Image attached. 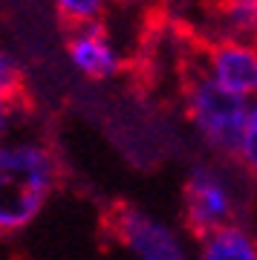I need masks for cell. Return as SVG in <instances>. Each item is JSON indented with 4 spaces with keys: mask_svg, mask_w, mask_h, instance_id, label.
Instances as JSON below:
<instances>
[{
    "mask_svg": "<svg viewBox=\"0 0 257 260\" xmlns=\"http://www.w3.org/2000/svg\"><path fill=\"white\" fill-rule=\"evenodd\" d=\"M67 58L90 81H110L124 73L127 52L113 35L107 20L78 26L67 32Z\"/></svg>",
    "mask_w": 257,
    "mask_h": 260,
    "instance_id": "6",
    "label": "cell"
},
{
    "mask_svg": "<svg viewBox=\"0 0 257 260\" xmlns=\"http://www.w3.org/2000/svg\"><path fill=\"white\" fill-rule=\"evenodd\" d=\"M153 3H159V0H110V6H116V9H145Z\"/></svg>",
    "mask_w": 257,
    "mask_h": 260,
    "instance_id": "13",
    "label": "cell"
},
{
    "mask_svg": "<svg viewBox=\"0 0 257 260\" xmlns=\"http://www.w3.org/2000/svg\"><path fill=\"white\" fill-rule=\"evenodd\" d=\"M211 38H254L257 41V0H211Z\"/></svg>",
    "mask_w": 257,
    "mask_h": 260,
    "instance_id": "7",
    "label": "cell"
},
{
    "mask_svg": "<svg viewBox=\"0 0 257 260\" xmlns=\"http://www.w3.org/2000/svg\"><path fill=\"white\" fill-rule=\"evenodd\" d=\"M179 84H182L185 116L194 124V130L220 156L237 159L251 102L229 93L226 87H220L197 64V58H188V64L182 67Z\"/></svg>",
    "mask_w": 257,
    "mask_h": 260,
    "instance_id": "2",
    "label": "cell"
},
{
    "mask_svg": "<svg viewBox=\"0 0 257 260\" xmlns=\"http://www.w3.org/2000/svg\"><path fill=\"white\" fill-rule=\"evenodd\" d=\"M197 64L240 99H257V41L254 38H205L197 52Z\"/></svg>",
    "mask_w": 257,
    "mask_h": 260,
    "instance_id": "5",
    "label": "cell"
},
{
    "mask_svg": "<svg viewBox=\"0 0 257 260\" xmlns=\"http://www.w3.org/2000/svg\"><path fill=\"white\" fill-rule=\"evenodd\" d=\"M107 240L127 249L136 260H188L179 237L165 223L142 214L127 203H110L101 214Z\"/></svg>",
    "mask_w": 257,
    "mask_h": 260,
    "instance_id": "4",
    "label": "cell"
},
{
    "mask_svg": "<svg viewBox=\"0 0 257 260\" xmlns=\"http://www.w3.org/2000/svg\"><path fill=\"white\" fill-rule=\"evenodd\" d=\"M182 217L188 234L202 243L234 225L237 197L231 191V182L208 165L194 168L182 185Z\"/></svg>",
    "mask_w": 257,
    "mask_h": 260,
    "instance_id": "3",
    "label": "cell"
},
{
    "mask_svg": "<svg viewBox=\"0 0 257 260\" xmlns=\"http://www.w3.org/2000/svg\"><path fill=\"white\" fill-rule=\"evenodd\" d=\"M200 260H257V240L246 229L229 225L202 243Z\"/></svg>",
    "mask_w": 257,
    "mask_h": 260,
    "instance_id": "8",
    "label": "cell"
},
{
    "mask_svg": "<svg viewBox=\"0 0 257 260\" xmlns=\"http://www.w3.org/2000/svg\"><path fill=\"white\" fill-rule=\"evenodd\" d=\"M248 177L257 179V99H251L248 104V119H246V130H243V142H240L237 159H234Z\"/></svg>",
    "mask_w": 257,
    "mask_h": 260,
    "instance_id": "11",
    "label": "cell"
},
{
    "mask_svg": "<svg viewBox=\"0 0 257 260\" xmlns=\"http://www.w3.org/2000/svg\"><path fill=\"white\" fill-rule=\"evenodd\" d=\"M0 102H6L15 110H23V104H26V75H23V67L3 47H0Z\"/></svg>",
    "mask_w": 257,
    "mask_h": 260,
    "instance_id": "10",
    "label": "cell"
},
{
    "mask_svg": "<svg viewBox=\"0 0 257 260\" xmlns=\"http://www.w3.org/2000/svg\"><path fill=\"white\" fill-rule=\"evenodd\" d=\"M58 156L38 136H6L0 142V237L23 232L44 211L58 185Z\"/></svg>",
    "mask_w": 257,
    "mask_h": 260,
    "instance_id": "1",
    "label": "cell"
},
{
    "mask_svg": "<svg viewBox=\"0 0 257 260\" xmlns=\"http://www.w3.org/2000/svg\"><path fill=\"white\" fill-rule=\"evenodd\" d=\"M58 18L67 29H78V26H90L99 20H107L110 15V0H52Z\"/></svg>",
    "mask_w": 257,
    "mask_h": 260,
    "instance_id": "9",
    "label": "cell"
},
{
    "mask_svg": "<svg viewBox=\"0 0 257 260\" xmlns=\"http://www.w3.org/2000/svg\"><path fill=\"white\" fill-rule=\"evenodd\" d=\"M15 116H18V110H15V107H9L6 102H0V142L6 139V133H9Z\"/></svg>",
    "mask_w": 257,
    "mask_h": 260,
    "instance_id": "12",
    "label": "cell"
}]
</instances>
